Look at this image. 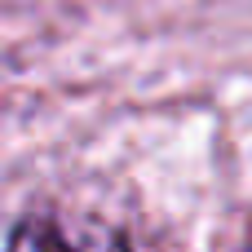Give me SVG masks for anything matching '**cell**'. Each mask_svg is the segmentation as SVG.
<instances>
[{"instance_id": "6da1fadb", "label": "cell", "mask_w": 252, "mask_h": 252, "mask_svg": "<svg viewBox=\"0 0 252 252\" xmlns=\"http://www.w3.org/2000/svg\"><path fill=\"white\" fill-rule=\"evenodd\" d=\"M9 252H128V239L120 226L93 213L35 208L13 226Z\"/></svg>"}]
</instances>
